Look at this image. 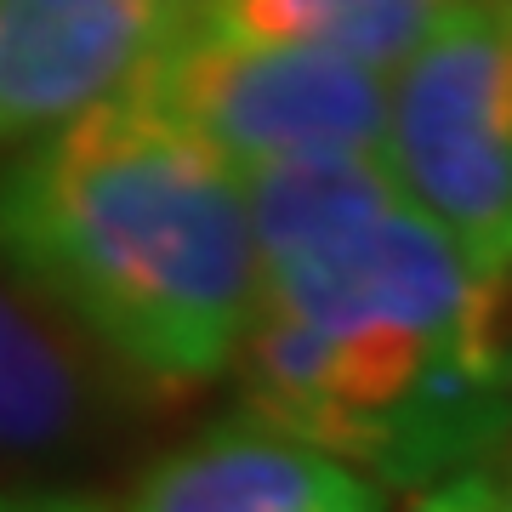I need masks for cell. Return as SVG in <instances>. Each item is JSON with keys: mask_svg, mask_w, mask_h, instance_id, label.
Returning a JSON list of instances; mask_svg holds the SVG:
<instances>
[{"mask_svg": "<svg viewBox=\"0 0 512 512\" xmlns=\"http://www.w3.org/2000/svg\"><path fill=\"white\" fill-rule=\"evenodd\" d=\"M382 154L473 274L512 268V0H461L387 74Z\"/></svg>", "mask_w": 512, "mask_h": 512, "instance_id": "7a4b0ae2", "label": "cell"}, {"mask_svg": "<svg viewBox=\"0 0 512 512\" xmlns=\"http://www.w3.org/2000/svg\"><path fill=\"white\" fill-rule=\"evenodd\" d=\"M0 268L160 393L217 382L256 308L239 171L137 74L0 165Z\"/></svg>", "mask_w": 512, "mask_h": 512, "instance_id": "6da1fadb", "label": "cell"}, {"mask_svg": "<svg viewBox=\"0 0 512 512\" xmlns=\"http://www.w3.org/2000/svg\"><path fill=\"white\" fill-rule=\"evenodd\" d=\"M131 512H382V490L274 421L234 416L154 461Z\"/></svg>", "mask_w": 512, "mask_h": 512, "instance_id": "5b68a950", "label": "cell"}, {"mask_svg": "<svg viewBox=\"0 0 512 512\" xmlns=\"http://www.w3.org/2000/svg\"><path fill=\"white\" fill-rule=\"evenodd\" d=\"M461 0H188V23L245 40L313 46L393 74Z\"/></svg>", "mask_w": 512, "mask_h": 512, "instance_id": "52a82bcc", "label": "cell"}, {"mask_svg": "<svg viewBox=\"0 0 512 512\" xmlns=\"http://www.w3.org/2000/svg\"><path fill=\"white\" fill-rule=\"evenodd\" d=\"M137 86L234 171L296 154L382 148L387 137V74L336 52L222 35L188 18L154 46Z\"/></svg>", "mask_w": 512, "mask_h": 512, "instance_id": "3957f363", "label": "cell"}, {"mask_svg": "<svg viewBox=\"0 0 512 512\" xmlns=\"http://www.w3.org/2000/svg\"><path fill=\"white\" fill-rule=\"evenodd\" d=\"M507 376H512V370H507Z\"/></svg>", "mask_w": 512, "mask_h": 512, "instance_id": "8fae6325", "label": "cell"}, {"mask_svg": "<svg viewBox=\"0 0 512 512\" xmlns=\"http://www.w3.org/2000/svg\"><path fill=\"white\" fill-rule=\"evenodd\" d=\"M0 512H120L92 495H0Z\"/></svg>", "mask_w": 512, "mask_h": 512, "instance_id": "9c48e42d", "label": "cell"}, {"mask_svg": "<svg viewBox=\"0 0 512 512\" xmlns=\"http://www.w3.org/2000/svg\"><path fill=\"white\" fill-rule=\"evenodd\" d=\"M495 490H501V507L512 512V473H507V484H495Z\"/></svg>", "mask_w": 512, "mask_h": 512, "instance_id": "30bf717a", "label": "cell"}, {"mask_svg": "<svg viewBox=\"0 0 512 512\" xmlns=\"http://www.w3.org/2000/svg\"><path fill=\"white\" fill-rule=\"evenodd\" d=\"M416 512H507V507H501V490L484 473H461V478L450 473Z\"/></svg>", "mask_w": 512, "mask_h": 512, "instance_id": "ba28073f", "label": "cell"}, {"mask_svg": "<svg viewBox=\"0 0 512 512\" xmlns=\"http://www.w3.org/2000/svg\"><path fill=\"white\" fill-rule=\"evenodd\" d=\"M97 387L69 336L35 308V296L0 285V456L35 461L86 439Z\"/></svg>", "mask_w": 512, "mask_h": 512, "instance_id": "8992f818", "label": "cell"}, {"mask_svg": "<svg viewBox=\"0 0 512 512\" xmlns=\"http://www.w3.org/2000/svg\"><path fill=\"white\" fill-rule=\"evenodd\" d=\"M183 12L188 0H0V143L126 86Z\"/></svg>", "mask_w": 512, "mask_h": 512, "instance_id": "277c9868", "label": "cell"}]
</instances>
